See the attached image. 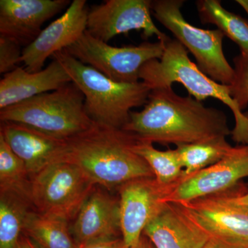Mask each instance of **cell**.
Returning <instances> with one entry per match:
<instances>
[{
  "mask_svg": "<svg viewBox=\"0 0 248 248\" xmlns=\"http://www.w3.org/2000/svg\"><path fill=\"white\" fill-rule=\"evenodd\" d=\"M236 2L244 9L248 16V0H236Z\"/></svg>",
  "mask_w": 248,
  "mask_h": 248,
  "instance_id": "cell-32",
  "label": "cell"
},
{
  "mask_svg": "<svg viewBox=\"0 0 248 248\" xmlns=\"http://www.w3.org/2000/svg\"><path fill=\"white\" fill-rule=\"evenodd\" d=\"M1 122L27 125L57 140L66 141L92 128L84 96L74 83L0 110Z\"/></svg>",
  "mask_w": 248,
  "mask_h": 248,
  "instance_id": "cell-5",
  "label": "cell"
},
{
  "mask_svg": "<svg viewBox=\"0 0 248 248\" xmlns=\"http://www.w3.org/2000/svg\"><path fill=\"white\" fill-rule=\"evenodd\" d=\"M31 179L34 210L69 222L96 186L79 166L65 159L47 166Z\"/></svg>",
  "mask_w": 248,
  "mask_h": 248,
  "instance_id": "cell-7",
  "label": "cell"
},
{
  "mask_svg": "<svg viewBox=\"0 0 248 248\" xmlns=\"http://www.w3.org/2000/svg\"><path fill=\"white\" fill-rule=\"evenodd\" d=\"M246 115H247V116L248 117V112H247V113H246Z\"/></svg>",
  "mask_w": 248,
  "mask_h": 248,
  "instance_id": "cell-33",
  "label": "cell"
},
{
  "mask_svg": "<svg viewBox=\"0 0 248 248\" xmlns=\"http://www.w3.org/2000/svg\"><path fill=\"white\" fill-rule=\"evenodd\" d=\"M32 208L31 202L20 196L0 192V248L17 247Z\"/></svg>",
  "mask_w": 248,
  "mask_h": 248,
  "instance_id": "cell-22",
  "label": "cell"
},
{
  "mask_svg": "<svg viewBox=\"0 0 248 248\" xmlns=\"http://www.w3.org/2000/svg\"><path fill=\"white\" fill-rule=\"evenodd\" d=\"M31 184L24 162L0 135V192L16 194L31 203Z\"/></svg>",
  "mask_w": 248,
  "mask_h": 248,
  "instance_id": "cell-24",
  "label": "cell"
},
{
  "mask_svg": "<svg viewBox=\"0 0 248 248\" xmlns=\"http://www.w3.org/2000/svg\"><path fill=\"white\" fill-rule=\"evenodd\" d=\"M16 248H40L37 247V246L31 239H29L27 236L22 234L19 239V242L17 245Z\"/></svg>",
  "mask_w": 248,
  "mask_h": 248,
  "instance_id": "cell-30",
  "label": "cell"
},
{
  "mask_svg": "<svg viewBox=\"0 0 248 248\" xmlns=\"http://www.w3.org/2000/svg\"><path fill=\"white\" fill-rule=\"evenodd\" d=\"M203 24H213L239 47L241 53L248 54V20L227 11L220 0H200L196 2Z\"/></svg>",
  "mask_w": 248,
  "mask_h": 248,
  "instance_id": "cell-20",
  "label": "cell"
},
{
  "mask_svg": "<svg viewBox=\"0 0 248 248\" xmlns=\"http://www.w3.org/2000/svg\"><path fill=\"white\" fill-rule=\"evenodd\" d=\"M53 58L61 63L84 94L85 110L94 124L123 129L130 120L131 109L144 106L148 101L151 89L143 81L117 82L65 50Z\"/></svg>",
  "mask_w": 248,
  "mask_h": 248,
  "instance_id": "cell-3",
  "label": "cell"
},
{
  "mask_svg": "<svg viewBox=\"0 0 248 248\" xmlns=\"http://www.w3.org/2000/svg\"><path fill=\"white\" fill-rule=\"evenodd\" d=\"M174 184L161 185L155 177H147L134 179L119 187L121 230L127 248L138 244L147 225L166 203Z\"/></svg>",
  "mask_w": 248,
  "mask_h": 248,
  "instance_id": "cell-12",
  "label": "cell"
},
{
  "mask_svg": "<svg viewBox=\"0 0 248 248\" xmlns=\"http://www.w3.org/2000/svg\"><path fill=\"white\" fill-rule=\"evenodd\" d=\"M0 135L24 162L31 179L47 166L63 159L66 141L51 138L27 125L1 122Z\"/></svg>",
  "mask_w": 248,
  "mask_h": 248,
  "instance_id": "cell-16",
  "label": "cell"
},
{
  "mask_svg": "<svg viewBox=\"0 0 248 248\" xmlns=\"http://www.w3.org/2000/svg\"><path fill=\"white\" fill-rule=\"evenodd\" d=\"M166 44L144 42L139 46H112L86 32L65 50L81 63L93 67L109 79L120 83L139 82L142 67L160 60Z\"/></svg>",
  "mask_w": 248,
  "mask_h": 248,
  "instance_id": "cell-8",
  "label": "cell"
},
{
  "mask_svg": "<svg viewBox=\"0 0 248 248\" xmlns=\"http://www.w3.org/2000/svg\"><path fill=\"white\" fill-rule=\"evenodd\" d=\"M123 130L140 141L176 146L231 135L225 112L206 107L172 87L151 90L141 111L131 112Z\"/></svg>",
  "mask_w": 248,
  "mask_h": 248,
  "instance_id": "cell-1",
  "label": "cell"
},
{
  "mask_svg": "<svg viewBox=\"0 0 248 248\" xmlns=\"http://www.w3.org/2000/svg\"><path fill=\"white\" fill-rule=\"evenodd\" d=\"M22 234L40 248H79L70 230V222L60 217L43 215L31 209Z\"/></svg>",
  "mask_w": 248,
  "mask_h": 248,
  "instance_id": "cell-19",
  "label": "cell"
},
{
  "mask_svg": "<svg viewBox=\"0 0 248 248\" xmlns=\"http://www.w3.org/2000/svg\"><path fill=\"white\" fill-rule=\"evenodd\" d=\"M72 82L60 62L53 58L42 71L30 73L22 67L4 75L0 81V110Z\"/></svg>",
  "mask_w": 248,
  "mask_h": 248,
  "instance_id": "cell-18",
  "label": "cell"
},
{
  "mask_svg": "<svg viewBox=\"0 0 248 248\" xmlns=\"http://www.w3.org/2000/svg\"><path fill=\"white\" fill-rule=\"evenodd\" d=\"M138 140L123 129L94 124L66 140L63 159L79 166L94 185L118 189L134 179L155 177L149 165L134 151Z\"/></svg>",
  "mask_w": 248,
  "mask_h": 248,
  "instance_id": "cell-2",
  "label": "cell"
},
{
  "mask_svg": "<svg viewBox=\"0 0 248 248\" xmlns=\"http://www.w3.org/2000/svg\"><path fill=\"white\" fill-rule=\"evenodd\" d=\"M150 0H107L89 9L86 31L108 43L110 40L132 31H143L145 39L157 37L166 44L170 37L155 25L152 19Z\"/></svg>",
  "mask_w": 248,
  "mask_h": 248,
  "instance_id": "cell-9",
  "label": "cell"
},
{
  "mask_svg": "<svg viewBox=\"0 0 248 248\" xmlns=\"http://www.w3.org/2000/svg\"><path fill=\"white\" fill-rule=\"evenodd\" d=\"M131 248H155V247L151 241L144 234H143L138 244Z\"/></svg>",
  "mask_w": 248,
  "mask_h": 248,
  "instance_id": "cell-31",
  "label": "cell"
},
{
  "mask_svg": "<svg viewBox=\"0 0 248 248\" xmlns=\"http://www.w3.org/2000/svg\"><path fill=\"white\" fill-rule=\"evenodd\" d=\"M81 248H127L122 238L104 240L93 243Z\"/></svg>",
  "mask_w": 248,
  "mask_h": 248,
  "instance_id": "cell-27",
  "label": "cell"
},
{
  "mask_svg": "<svg viewBox=\"0 0 248 248\" xmlns=\"http://www.w3.org/2000/svg\"><path fill=\"white\" fill-rule=\"evenodd\" d=\"M203 248H248V247L231 244L216 238L210 237Z\"/></svg>",
  "mask_w": 248,
  "mask_h": 248,
  "instance_id": "cell-28",
  "label": "cell"
},
{
  "mask_svg": "<svg viewBox=\"0 0 248 248\" xmlns=\"http://www.w3.org/2000/svg\"><path fill=\"white\" fill-rule=\"evenodd\" d=\"M184 2V0L152 1V14L192 54L197 67L204 74L217 82L229 86L234 78V68L223 52L224 34L218 29L205 30L190 24L182 13Z\"/></svg>",
  "mask_w": 248,
  "mask_h": 248,
  "instance_id": "cell-6",
  "label": "cell"
},
{
  "mask_svg": "<svg viewBox=\"0 0 248 248\" xmlns=\"http://www.w3.org/2000/svg\"><path fill=\"white\" fill-rule=\"evenodd\" d=\"M22 46L16 41L0 35V73L6 75L14 71L21 63Z\"/></svg>",
  "mask_w": 248,
  "mask_h": 248,
  "instance_id": "cell-26",
  "label": "cell"
},
{
  "mask_svg": "<svg viewBox=\"0 0 248 248\" xmlns=\"http://www.w3.org/2000/svg\"><path fill=\"white\" fill-rule=\"evenodd\" d=\"M70 230L79 248L122 238L120 198L100 186H94L73 218Z\"/></svg>",
  "mask_w": 248,
  "mask_h": 248,
  "instance_id": "cell-14",
  "label": "cell"
},
{
  "mask_svg": "<svg viewBox=\"0 0 248 248\" xmlns=\"http://www.w3.org/2000/svg\"><path fill=\"white\" fill-rule=\"evenodd\" d=\"M248 177V144L233 146L221 161L181 178L166 197V203H184L232 190Z\"/></svg>",
  "mask_w": 248,
  "mask_h": 248,
  "instance_id": "cell-11",
  "label": "cell"
},
{
  "mask_svg": "<svg viewBox=\"0 0 248 248\" xmlns=\"http://www.w3.org/2000/svg\"><path fill=\"white\" fill-rule=\"evenodd\" d=\"M229 191L177 204L210 237L248 247V205L232 200Z\"/></svg>",
  "mask_w": 248,
  "mask_h": 248,
  "instance_id": "cell-10",
  "label": "cell"
},
{
  "mask_svg": "<svg viewBox=\"0 0 248 248\" xmlns=\"http://www.w3.org/2000/svg\"><path fill=\"white\" fill-rule=\"evenodd\" d=\"M68 0H1L0 35L27 47L49 19L71 4Z\"/></svg>",
  "mask_w": 248,
  "mask_h": 248,
  "instance_id": "cell-15",
  "label": "cell"
},
{
  "mask_svg": "<svg viewBox=\"0 0 248 248\" xmlns=\"http://www.w3.org/2000/svg\"><path fill=\"white\" fill-rule=\"evenodd\" d=\"M134 151L149 165L155 179L161 185H172L180 180L184 168L177 149L159 151L153 143L138 140Z\"/></svg>",
  "mask_w": 248,
  "mask_h": 248,
  "instance_id": "cell-23",
  "label": "cell"
},
{
  "mask_svg": "<svg viewBox=\"0 0 248 248\" xmlns=\"http://www.w3.org/2000/svg\"><path fill=\"white\" fill-rule=\"evenodd\" d=\"M143 234L155 248H203L210 238L173 203L164 204Z\"/></svg>",
  "mask_w": 248,
  "mask_h": 248,
  "instance_id": "cell-17",
  "label": "cell"
},
{
  "mask_svg": "<svg viewBox=\"0 0 248 248\" xmlns=\"http://www.w3.org/2000/svg\"><path fill=\"white\" fill-rule=\"evenodd\" d=\"M234 189L229 191V195L231 200L236 202V203L248 205V190H236L232 191Z\"/></svg>",
  "mask_w": 248,
  "mask_h": 248,
  "instance_id": "cell-29",
  "label": "cell"
},
{
  "mask_svg": "<svg viewBox=\"0 0 248 248\" xmlns=\"http://www.w3.org/2000/svg\"><path fill=\"white\" fill-rule=\"evenodd\" d=\"M233 62L234 78L228 89L231 97L243 111L248 106V54L240 53Z\"/></svg>",
  "mask_w": 248,
  "mask_h": 248,
  "instance_id": "cell-25",
  "label": "cell"
},
{
  "mask_svg": "<svg viewBox=\"0 0 248 248\" xmlns=\"http://www.w3.org/2000/svg\"><path fill=\"white\" fill-rule=\"evenodd\" d=\"M232 148L226 137L177 146L176 149L184 168L182 177L216 164L226 157Z\"/></svg>",
  "mask_w": 248,
  "mask_h": 248,
  "instance_id": "cell-21",
  "label": "cell"
},
{
  "mask_svg": "<svg viewBox=\"0 0 248 248\" xmlns=\"http://www.w3.org/2000/svg\"><path fill=\"white\" fill-rule=\"evenodd\" d=\"M140 78L151 90L172 87L174 83H179L197 100L202 102L208 98L219 100L234 115V128L231 133L233 141L238 145L248 144V117L231 97L228 86L204 74L191 61L188 51L176 39L168 41L160 60H151L142 67Z\"/></svg>",
  "mask_w": 248,
  "mask_h": 248,
  "instance_id": "cell-4",
  "label": "cell"
},
{
  "mask_svg": "<svg viewBox=\"0 0 248 248\" xmlns=\"http://www.w3.org/2000/svg\"><path fill=\"white\" fill-rule=\"evenodd\" d=\"M89 8L86 0H74L56 20L22 49L21 63L30 73L42 71L46 61L79 40L87 28Z\"/></svg>",
  "mask_w": 248,
  "mask_h": 248,
  "instance_id": "cell-13",
  "label": "cell"
}]
</instances>
